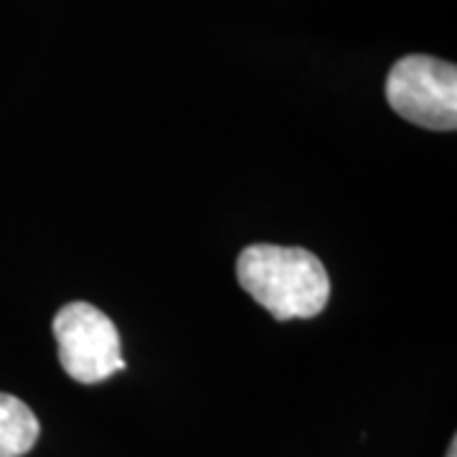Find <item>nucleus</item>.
Listing matches in <instances>:
<instances>
[{
  "label": "nucleus",
  "instance_id": "obj_1",
  "mask_svg": "<svg viewBox=\"0 0 457 457\" xmlns=\"http://www.w3.org/2000/svg\"><path fill=\"white\" fill-rule=\"evenodd\" d=\"M237 279L279 323L315 318L330 300V278L323 262L303 246H246L237 260Z\"/></svg>",
  "mask_w": 457,
  "mask_h": 457
},
{
  "label": "nucleus",
  "instance_id": "obj_2",
  "mask_svg": "<svg viewBox=\"0 0 457 457\" xmlns=\"http://www.w3.org/2000/svg\"><path fill=\"white\" fill-rule=\"evenodd\" d=\"M386 99L399 117L427 130L457 128V66L425 54L399 59L386 77Z\"/></svg>",
  "mask_w": 457,
  "mask_h": 457
},
{
  "label": "nucleus",
  "instance_id": "obj_3",
  "mask_svg": "<svg viewBox=\"0 0 457 457\" xmlns=\"http://www.w3.org/2000/svg\"><path fill=\"white\" fill-rule=\"evenodd\" d=\"M62 369L79 384H99L125 369L112 320L89 303H69L54 318Z\"/></svg>",
  "mask_w": 457,
  "mask_h": 457
},
{
  "label": "nucleus",
  "instance_id": "obj_4",
  "mask_svg": "<svg viewBox=\"0 0 457 457\" xmlns=\"http://www.w3.org/2000/svg\"><path fill=\"white\" fill-rule=\"evenodd\" d=\"M41 425L29 404L0 392V457H23L31 453Z\"/></svg>",
  "mask_w": 457,
  "mask_h": 457
},
{
  "label": "nucleus",
  "instance_id": "obj_5",
  "mask_svg": "<svg viewBox=\"0 0 457 457\" xmlns=\"http://www.w3.org/2000/svg\"><path fill=\"white\" fill-rule=\"evenodd\" d=\"M447 457H457V440L450 442V450H447Z\"/></svg>",
  "mask_w": 457,
  "mask_h": 457
}]
</instances>
